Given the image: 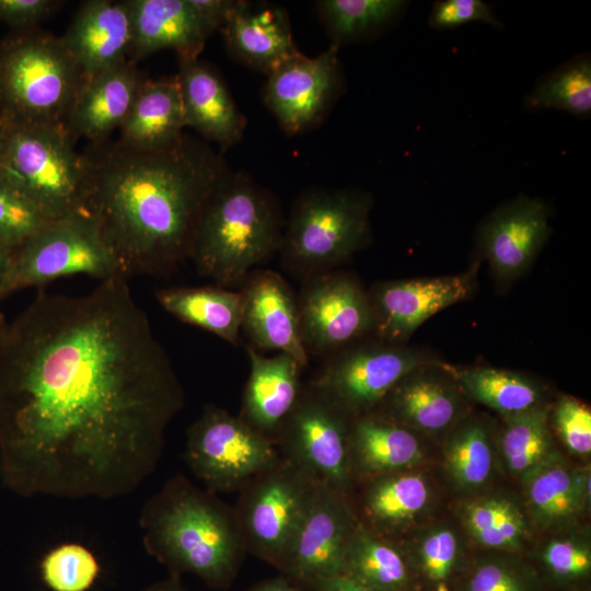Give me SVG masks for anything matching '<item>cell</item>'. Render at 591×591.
Here are the masks:
<instances>
[{
  "instance_id": "6da1fadb",
  "label": "cell",
  "mask_w": 591,
  "mask_h": 591,
  "mask_svg": "<svg viewBox=\"0 0 591 591\" xmlns=\"http://www.w3.org/2000/svg\"><path fill=\"white\" fill-rule=\"evenodd\" d=\"M184 403L128 278L42 292L0 339V478L22 497L129 495L155 471Z\"/></svg>"
},
{
  "instance_id": "7a4b0ae2",
  "label": "cell",
  "mask_w": 591,
  "mask_h": 591,
  "mask_svg": "<svg viewBox=\"0 0 591 591\" xmlns=\"http://www.w3.org/2000/svg\"><path fill=\"white\" fill-rule=\"evenodd\" d=\"M84 212L123 275L163 276L190 257L202 213L231 170L222 153L184 132L152 151L90 144Z\"/></svg>"
},
{
  "instance_id": "3957f363",
  "label": "cell",
  "mask_w": 591,
  "mask_h": 591,
  "mask_svg": "<svg viewBox=\"0 0 591 591\" xmlns=\"http://www.w3.org/2000/svg\"><path fill=\"white\" fill-rule=\"evenodd\" d=\"M139 525L146 552L170 575L192 573L212 589L232 584L247 553L234 507L179 473L144 502Z\"/></svg>"
},
{
  "instance_id": "277c9868",
  "label": "cell",
  "mask_w": 591,
  "mask_h": 591,
  "mask_svg": "<svg viewBox=\"0 0 591 591\" xmlns=\"http://www.w3.org/2000/svg\"><path fill=\"white\" fill-rule=\"evenodd\" d=\"M285 223L271 190L244 171H231L202 213L189 258L219 286L244 283L253 268L278 253Z\"/></svg>"
},
{
  "instance_id": "5b68a950",
  "label": "cell",
  "mask_w": 591,
  "mask_h": 591,
  "mask_svg": "<svg viewBox=\"0 0 591 591\" xmlns=\"http://www.w3.org/2000/svg\"><path fill=\"white\" fill-rule=\"evenodd\" d=\"M371 205L358 189L303 190L285 223L281 265L301 281L335 270L370 242Z\"/></svg>"
},
{
  "instance_id": "8992f818",
  "label": "cell",
  "mask_w": 591,
  "mask_h": 591,
  "mask_svg": "<svg viewBox=\"0 0 591 591\" xmlns=\"http://www.w3.org/2000/svg\"><path fill=\"white\" fill-rule=\"evenodd\" d=\"M83 76L61 37L22 31L0 45V116L63 125Z\"/></svg>"
},
{
  "instance_id": "52a82bcc",
  "label": "cell",
  "mask_w": 591,
  "mask_h": 591,
  "mask_svg": "<svg viewBox=\"0 0 591 591\" xmlns=\"http://www.w3.org/2000/svg\"><path fill=\"white\" fill-rule=\"evenodd\" d=\"M4 123L0 175L48 220L84 212V158L63 126Z\"/></svg>"
},
{
  "instance_id": "ba28073f",
  "label": "cell",
  "mask_w": 591,
  "mask_h": 591,
  "mask_svg": "<svg viewBox=\"0 0 591 591\" xmlns=\"http://www.w3.org/2000/svg\"><path fill=\"white\" fill-rule=\"evenodd\" d=\"M184 459L205 489L218 495L240 491L280 453L274 440L239 415L207 404L186 431Z\"/></svg>"
},
{
  "instance_id": "9c48e42d",
  "label": "cell",
  "mask_w": 591,
  "mask_h": 591,
  "mask_svg": "<svg viewBox=\"0 0 591 591\" xmlns=\"http://www.w3.org/2000/svg\"><path fill=\"white\" fill-rule=\"evenodd\" d=\"M317 482L280 456L251 479L234 506L246 552L280 569Z\"/></svg>"
},
{
  "instance_id": "30bf717a",
  "label": "cell",
  "mask_w": 591,
  "mask_h": 591,
  "mask_svg": "<svg viewBox=\"0 0 591 591\" xmlns=\"http://www.w3.org/2000/svg\"><path fill=\"white\" fill-rule=\"evenodd\" d=\"M354 416L324 392L303 384L275 443L280 456L317 483L350 497V434Z\"/></svg>"
},
{
  "instance_id": "8fae6325",
  "label": "cell",
  "mask_w": 591,
  "mask_h": 591,
  "mask_svg": "<svg viewBox=\"0 0 591 591\" xmlns=\"http://www.w3.org/2000/svg\"><path fill=\"white\" fill-rule=\"evenodd\" d=\"M78 274L101 281L124 276L97 227L85 212L49 220L14 251L11 288L13 292L40 287Z\"/></svg>"
},
{
  "instance_id": "7c38bea8",
  "label": "cell",
  "mask_w": 591,
  "mask_h": 591,
  "mask_svg": "<svg viewBox=\"0 0 591 591\" xmlns=\"http://www.w3.org/2000/svg\"><path fill=\"white\" fill-rule=\"evenodd\" d=\"M430 364L429 356L403 345L351 344L326 357L309 383L357 417L376 409L406 374Z\"/></svg>"
},
{
  "instance_id": "4fadbf2b",
  "label": "cell",
  "mask_w": 591,
  "mask_h": 591,
  "mask_svg": "<svg viewBox=\"0 0 591 591\" xmlns=\"http://www.w3.org/2000/svg\"><path fill=\"white\" fill-rule=\"evenodd\" d=\"M298 297L308 355L331 356L374 329V315L360 282L337 269L302 281Z\"/></svg>"
},
{
  "instance_id": "5bb4252c",
  "label": "cell",
  "mask_w": 591,
  "mask_h": 591,
  "mask_svg": "<svg viewBox=\"0 0 591 591\" xmlns=\"http://www.w3.org/2000/svg\"><path fill=\"white\" fill-rule=\"evenodd\" d=\"M338 50L331 45L314 57L300 53L266 76L264 103L287 135L313 129L338 101L345 88Z\"/></svg>"
},
{
  "instance_id": "9a60e30c",
  "label": "cell",
  "mask_w": 591,
  "mask_h": 591,
  "mask_svg": "<svg viewBox=\"0 0 591 591\" xmlns=\"http://www.w3.org/2000/svg\"><path fill=\"white\" fill-rule=\"evenodd\" d=\"M358 522L350 497L317 483L278 571L305 584L340 575Z\"/></svg>"
},
{
  "instance_id": "2e32d148",
  "label": "cell",
  "mask_w": 591,
  "mask_h": 591,
  "mask_svg": "<svg viewBox=\"0 0 591 591\" xmlns=\"http://www.w3.org/2000/svg\"><path fill=\"white\" fill-rule=\"evenodd\" d=\"M476 268L457 275L381 281L368 292L380 340L403 345L429 317L473 294Z\"/></svg>"
},
{
  "instance_id": "e0dca14e",
  "label": "cell",
  "mask_w": 591,
  "mask_h": 591,
  "mask_svg": "<svg viewBox=\"0 0 591 591\" xmlns=\"http://www.w3.org/2000/svg\"><path fill=\"white\" fill-rule=\"evenodd\" d=\"M548 206L522 196L498 207L480 225L478 250L500 281H512L533 263L551 227Z\"/></svg>"
},
{
  "instance_id": "ac0fdd59",
  "label": "cell",
  "mask_w": 591,
  "mask_h": 591,
  "mask_svg": "<svg viewBox=\"0 0 591 591\" xmlns=\"http://www.w3.org/2000/svg\"><path fill=\"white\" fill-rule=\"evenodd\" d=\"M241 331L256 350L288 354L306 367L298 297L287 280L273 270H255L243 283Z\"/></svg>"
},
{
  "instance_id": "d6986e66",
  "label": "cell",
  "mask_w": 591,
  "mask_h": 591,
  "mask_svg": "<svg viewBox=\"0 0 591 591\" xmlns=\"http://www.w3.org/2000/svg\"><path fill=\"white\" fill-rule=\"evenodd\" d=\"M433 366L406 374L376 409L416 432L448 433L468 415L467 397L444 366Z\"/></svg>"
},
{
  "instance_id": "ffe728a7",
  "label": "cell",
  "mask_w": 591,
  "mask_h": 591,
  "mask_svg": "<svg viewBox=\"0 0 591 591\" xmlns=\"http://www.w3.org/2000/svg\"><path fill=\"white\" fill-rule=\"evenodd\" d=\"M350 500L363 525L398 541L429 513L434 490L430 479L415 467L357 483Z\"/></svg>"
},
{
  "instance_id": "44dd1931",
  "label": "cell",
  "mask_w": 591,
  "mask_h": 591,
  "mask_svg": "<svg viewBox=\"0 0 591 591\" xmlns=\"http://www.w3.org/2000/svg\"><path fill=\"white\" fill-rule=\"evenodd\" d=\"M143 80L128 59L83 78L62 125L71 139L90 144L107 141L129 114Z\"/></svg>"
},
{
  "instance_id": "7402d4cb",
  "label": "cell",
  "mask_w": 591,
  "mask_h": 591,
  "mask_svg": "<svg viewBox=\"0 0 591 591\" xmlns=\"http://www.w3.org/2000/svg\"><path fill=\"white\" fill-rule=\"evenodd\" d=\"M179 60L176 74L186 128L195 129L221 152L237 144L244 136L246 118L239 109L216 68L198 57Z\"/></svg>"
},
{
  "instance_id": "603a6c76",
  "label": "cell",
  "mask_w": 591,
  "mask_h": 591,
  "mask_svg": "<svg viewBox=\"0 0 591 591\" xmlns=\"http://www.w3.org/2000/svg\"><path fill=\"white\" fill-rule=\"evenodd\" d=\"M219 31L234 59L265 76L301 53L289 15L278 5L237 0Z\"/></svg>"
},
{
  "instance_id": "cb8c5ba5",
  "label": "cell",
  "mask_w": 591,
  "mask_h": 591,
  "mask_svg": "<svg viewBox=\"0 0 591 591\" xmlns=\"http://www.w3.org/2000/svg\"><path fill=\"white\" fill-rule=\"evenodd\" d=\"M131 14V60L163 49L178 59L198 57L216 28L200 14L193 0H126Z\"/></svg>"
},
{
  "instance_id": "d4e9b609",
  "label": "cell",
  "mask_w": 591,
  "mask_h": 591,
  "mask_svg": "<svg viewBox=\"0 0 591 591\" xmlns=\"http://www.w3.org/2000/svg\"><path fill=\"white\" fill-rule=\"evenodd\" d=\"M61 39L83 78L127 60L132 44L127 1L83 2Z\"/></svg>"
},
{
  "instance_id": "484cf974",
  "label": "cell",
  "mask_w": 591,
  "mask_h": 591,
  "mask_svg": "<svg viewBox=\"0 0 591 591\" xmlns=\"http://www.w3.org/2000/svg\"><path fill=\"white\" fill-rule=\"evenodd\" d=\"M246 351L250 374L239 416L275 441L302 391L301 372L304 367L288 354L265 357L250 345Z\"/></svg>"
},
{
  "instance_id": "4316f807",
  "label": "cell",
  "mask_w": 591,
  "mask_h": 591,
  "mask_svg": "<svg viewBox=\"0 0 591 591\" xmlns=\"http://www.w3.org/2000/svg\"><path fill=\"white\" fill-rule=\"evenodd\" d=\"M425 457L418 432L396 422L379 409L354 418L350 468L354 486L362 480L415 468Z\"/></svg>"
},
{
  "instance_id": "83f0119b",
  "label": "cell",
  "mask_w": 591,
  "mask_h": 591,
  "mask_svg": "<svg viewBox=\"0 0 591 591\" xmlns=\"http://www.w3.org/2000/svg\"><path fill=\"white\" fill-rule=\"evenodd\" d=\"M185 128L176 76L143 80L117 141L134 150H159L177 141Z\"/></svg>"
},
{
  "instance_id": "f1b7e54d",
  "label": "cell",
  "mask_w": 591,
  "mask_h": 591,
  "mask_svg": "<svg viewBox=\"0 0 591 591\" xmlns=\"http://www.w3.org/2000/svg\"><path fill=\"white\" fill-rule=\"evenodd\" d=\"M457 518L466 536L487 551L517 553L534 531L522 499L506 491L472 495Z\"/></svg>"
},
{
  "instance_id": "f546056e",
  "label": "cell",
  "mask_w": 591,
  "mask_h": 591,
  "mask_svg": "<svg viewBox=\"0 0 591 591\" xmlns=\"http://www.w3.org/2000/svg\"><path fill=\"white\" fill-rule=\"evenodd\" d=\"M572 471L555 453L520 479L521 498L533 530L548 534L568 530L578 526L587 515L573 488Z\"/></svg>"
},
{
  "instance_id": "4dcf8cb0",
  "label": "cell",
  "mask_w": 591,
  "mask_h": 591,
  "mask_svg": "<svg viewBox=\"0 0 591 591\" xmlns=\"http://www.w3.org/2000/svg\"><path fill=\"white\" fill-rule=\"evenodd\" d=\"M159 304L182 322L200 327L237 346L243 315L242 291L224 287L160 289Z\"/></svg>"
},
{
  "instance_id": "1f68e13d",
  "label": "cell",
  "mask_w": 591,
  "mask_h": 591,
  "mask_svg": "<svg viewBox=\"0 0 591 591\" xmlns=\"http://www.w3.org/2000/svg\"><path fill=\"white\" fill-rule=\"evenodd\" d=\"M341 576L372 591H407L412 568L398 542L358 522L347 545Z\"/></svg>"
},
{
  "instance_id": "d6a6232c",
  "label": "cell",
  "mask_w": 591,
  "mask_h": 591,
  "mask_svg": "<svg viewBox=\"0 0 591 591\" xmlns=\"http://www.w3.org/2000/svg\"><path fill=\"white\" fill-rule=\"evenodd\" d=\"M443 463L453 485L467 495L487 486L498 463L495 431L482 417L466 416L448 433Z\"/></svg>"
},
{
  "instance_id": "836d02e7",
  "label": "cell",
  "mask_w": 591,
  "mask_h": 591,
  "mask_svg": "<svg viewBox=\"0 0 591 591\" xmlns=\"http://www.w3.org/2000/svg\"><path fill=\"white\" fill-rule=\"evenodd\" d=\"M551 406L543 404L523 412L501 415L495 432L498 462L512 477L521 479L557 453L549 422Z\"/></svg>"
},
{
  "instance_id": "e575fe53",
  "label": "cell",
  "mask_w": 591,
  "mask_h": 591,
  "mask_svg": "<svg viewBox=\"0 0 591 591\" xmlns=\"http://www.w3.org/2000/svg\"><path fill=\"white\" fill-rule=\"evenodd\" d=\"M444 368L467 399L483 404L500 415L546 404L544 386L529 375L486 367L461 370L449 366Z\"/></svg>"
},
{
  "instance_id": "d590c367",
  "label": "cell",
  "mask_w": 591,
  "mask_h": 591,
  "mask_svg": "<svg viewBox=\"0 0 591 591\" xmlns=\"http://www.w3.org/2000/svg\"><path fill=\"white\" fill-rule=\"evenodd\" d=\"M408 2L402 0H320L316 11L331 39L340 47L374 37L396 22Z\"/></svg>"
},
{
  "instance_id": "8d00e7d4",
  "label": "cell",
  "mask_w": 591,
  "mask_h": 591,
  "mask_svg": "<svg viewBox=\"0 0 591 591\" xmlns=\"http://www.w3.org/2000/svg\"><path fill=\"white\" fill-rule=\"evenodd\" d=\"M531 111H566L577 117L591 114V59L589 55L575 57L543 76L525 99Z\"/></svg>"
},
{
  "instance_id": "74e56055",
  "label": "cell",
  "mask_w": 591,
  "mask_h": 591,
  "mask_svg": "<svg viewBox=\"0 0 591 591\" xmlns=\"http://www.w3.org/2000/svg\"><path fill=\"white\" fill-rule=\"evenodd\" d=\"M396 542L403 548L410 568H419L429 581L439 586L450 578L457 566L463 541L454 525L439 522L419 533L409 532Z\"/></svg>"
},
{
  "instance_id": "f35d334b",
  "label": "cell",
  "mask_w": 591,
  "mask_h": 591,
  "mask_svg": "<svg viewBox=\"0 0 591 591\" xmlns=\"http://www.w3.org/2000/svg\"><path fill=\"white\" fill-rule=\"evenodd\" d=\"M101 566L94 554L79 543H63L49 549L39 563L42 581L50 591H88Z\"/></svg>"
},
{
  "instance_id": "ab89813d",
  "label": "cell",
  "mask_w": 591,
  "mask_h": 591,
  "mask_svg": "<svg viewBox=\"0 0 591 591\" xmlns=\"http://www.w3.org/2000/svg\"><path fill=\"white\" fill-rule=\"evenodd\" d=\"M546 572L560 582H576L591 571V537L587 528L575 526L551 533L538 548Z\"/></svg>"
},
{
  "instance_id": "60d3db41",
  "label": "cell",
  "mask_w": 591,
  "mask_h": 591,
  "mask_svg": "<svg viewBox=\"0 0 591 591\" xmlns=\"http://www.w3.org/2000/svg\"><path fill=\"white\" fill-rule=\"evenodd\" d=\"M491 552L473 567L463 591H534V579L515 553Z\"/></svg>"
},
{
  "instance_id": "b9f144b4",
  "label": "cell",
  "mask_w": 591,
  "mask_h": 591,
  "mask_svg": "<svg viewBox=\"0 0 591 591\" xmlns=\"http://www.w3.org/2000/svg\"><path fill=\"white\" fill-rule=\"evenodd\" d=\"M48 221L0 175V243L16 250Z\"/></svg>"
},
{
  "instance_id": "7bdbcfd3",
  "label": "cell",
  "mask_w": 591,
  "mask_h": 591,
  "mask_svg": "<svg viewBox=\"0 0 591 591\" xmlns=\"http://www.w3.org/2000/svg\"><path fill=\"white\" fill-rule=\"evenodd\" d=\"M552 430L563 444L580 457L591 453V410L571 396H561L549 412Z\"/></svg>"
},
{
  "instance_id": "ee69618b",
  "label": "cell",
  "mask_w": 591,
  "mask_h": 591,
  "mask_svg": "<svg viewBox=\"0 0 591 591\" xmlns=\"http://www.w3.org/2000/svg\"><path fill=\"white\" fill-rule=\"evenodd\" d=\"M475 21L496 27L501 25L490 7L480 0L437 1L429 16V25L436 30L453 28Z\"/></svg>"
},
{
  "instance_id": "f6af8a7d",
  "label": "cell",
  "mask_w": 591,
  "mask_h": 591,
  "mask_svg": "<svg viewBox=\"0 0 591 591\" xmlns=\"http://www.w3.org/2000/svg\"><path fill=\"white\" fill-rule=\"evenodd\" d=\"M61 3L56 0H0V22L15 30H32Z\"/></svg>"
},
{
  "instance_id": "bcb514c9",
  "label": "cell",
  "mask_w": 591,
  "mask_h": 591,
  "mask_svg": "<svg viewBox=\"0 0 591 591\" xmlns=\"http://www.w3.org/2000/svg\"><path fill=\"white\" fill-rule=\"evenodd\" d=\"M572 482L577 498L583 509L589 513L591 506V472L590 466L573 467Z\"/></svg>"
},
{
  "instance_id": "7dc6e473",
  "label": "cell",
  "mask_w": 591,
  "mask_h": 591,
  "mask_svg": "<svg viewBox=\"0 0 591 591\" xmlns=\"http://www.w3.org/2000/svg\"><path fill=\"white\" fill-rule=\"evenodd\" d=\"M247 591H311V589L305 583L279 573L274 578L256 583Z\"/></svg>"
},
{
  "instance_id": "c3c4849f",
  "label": "cell",
  "mask_w": 591,
  "mask_h": 591,
  "mask_svg": "<svg viewBox=\"0 0 591 591\" xmlns=\"http://www.w3.org/2000/svg\"><path fill=\"white\" fill-rule=\"evenodd\" d=\"M308 586L311 591H372L341 575L320 579Z\"/></svg>"
},
{
  "instance_id": "681fc988",
  "label": "cell",
  "mask_w": 591,
  "mask_h": 591,
  "mask_svg": "<svg viewBox=\"0 0 591 591\" xmlns=\"http://www.w3.org/2000/svg\"><path fill=\"white\" fill-rule=\"evenodd\" d=\"M14 251L15 250L0 243V299L12 292L11 275Z\"/></svg>"
},
{
  "instance_id": "f907efd6",
  "label": "cell",
  "mask_w": 591,
  "mask_h": 591,
  "mask_svg": "<svg viewBox=\"0 0 591 591\" xmlns=\"http://www.w3.org/2000/svg\"><path fill=\"white\" fill-rule=\"evenodd\" d=\"M141 591H186L179 577L170 575L167 579L158 581Z\"/></svg>"
},
{
  "instance_id": "816d5d0a",
  "label": "cell",
  "mask_w": 591,
  "mask_h": 591,
  "mask_svg": "<svg viewBox=\"0 0 591 591\" xmlns=\"http://www.w3.org/2000/svg\"><path fill=\"white\" fill-rule=\"evenodd\" d=\"M4 130H5V123L0 116V153L3 146V139H4Z\"/></svg>"
},
{
  "instance_id": "f5cc1de1",
  "label": "cell",
  "mask_w": 591,
  "mask_h": 591,
  "mask_svg": "<svg viewBox=\"0 0 591 591\" xmlns=\"http://www.w3.org/2000/svg\"><path fill=\"white\" fill-rule=\"evenodd\" d=\"M7 322L4 321V317L2 315V313L0 312V339L5 331V327H7Z\"/></svg>"
},
{
  "instance_id": "db71d44e",
  "label": "cell",
  "mask_w": 591,
  "mask_h": 591,
  "mask_svg": "<svg viewBox=\"0 0 591 591\" xmlns=\"http://www.w3.org/2000/svg\"><path fill=\"white\" fill-rule=\"evenodd\" d=\"M437 591H449V589L444 583H442L438 586Z\"/></svg>"
}]
</instances>
